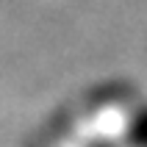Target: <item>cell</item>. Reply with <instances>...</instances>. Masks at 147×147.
<instances>
[{
	"label": "cell",
	"mask_w": 147,
	"mask_h": 147,
	"mask_svg": "<svg viewBox=\"0 0 147 147\" xmlns=\"http://www.w3.org/2000/svg\"><path fill=\"white\" fill-rule=\"evenodd\" d=\"M128 144L131 147H147V108L136 111L128 125Z\"/></svg>",
	"instance_id": "6da1fadb"
}]
</instances>
